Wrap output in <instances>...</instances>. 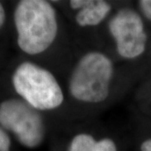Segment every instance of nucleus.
<instances>
[{
  "label": "nucleus",
  "instance_id": "f257e3e1",
  "mask_svg": "<svg viewBox=\"0 0 151 151\" xmlns=\"http://www.w3.org/2000/svg\"><path fill=\"white\" fill-rule=\"evenodd\" d=\"M19 48L29 55L45 51L58 34L56 12L45 0L20 1L14 14Z\"/></svg>",
  "mask_w": 151,
  "mask_h": 151
},
{
  "label": "nucleus",
  "instance_id": "f03ea898",
  "mask_svg": "<svg viewBox=\"0 0 151 151\" xmlns=\"http://www.w3.org/2000/svg\"><path fill=\"white\" fill-rule=\"evenodd\" d=\"M113 72V62L106 55L98 51L86 53L80 58L70 74V95L82 103H103L110 93Z\"/></svg>",
  "mask_w": 151,
  "mask_h": 151
},
{
  "label": "nucleus",
  "instance_id": "7ed1b4c3",
  "mask_svg": "<svg viewBox=\"0 0 151 151\" xmlns=\"http://www.w3.org/2000/svg\"><path fill=\"white\" fill-rule=\"evenodd\" d=\"M16 92L38 111L53 110L64 101V94L50 70L31 62H23L12 76Z\"/></svg>",
  "mask_w": 151,
  "mask_h": 151
},
{
  "label": "nucleus",
  "instance_id": "20e7f679",
  "mask_svg": "<svg viewBox=\"0 0 151 151\" xmlns=\"http://www.w3.org/2000/svg\"><path fill=\"white\" fill-rule=\"evenodd\" d=\"M0 124L28 148L39 146L45 136V125L40 113L20 99L11 98L0 104Z\"/></svg>",
  "mask_w": 151,
  "mask_h": 151
},
{
  "label": "nucleus",
  "instance_id": "39448f33",
  "mask_svg": "<svg viewBox=\"0 0 151 151\" xmlns=\"http://www.w3.org/2000/svg\"><path fill=\"white\" fill-rule=\"evenodd\" d=\"M108 29L121 57L135 59L145 52L147 35L140 15L135 10L119 9L108 23Z\"/></svg>",
  "mask_w": 151,
  "mask_h": 151
},
{
  "label": "nucleus",
  "instance_id": "423d86ee",
  "mask_svg": "<svg viewBox=\"0 0 151 151\" xmlns=\"http://www.w3.org/2000/svg\"><path fill=\"white\" fill-rule=\"evenodd\" d=\"M70 6L72 9L78 10L75 19L81 27L98 25L112 9L110 4L103 0H71Z\"/></svg>",
  "mask_w": 151,
  "mask_h": 151
},
{
  "label": "nucleus",
  "instance_id": "0eeeda50",
  "mask_svg": "<svg viewBox=\"0 0 151 151\" xmlns=\"http://www.w3.org/2000/svg\"><path fill=\"white\" fill-rule=\"evenodd\" d=\"M68 151H117V146L111 139L97 141L92 135L79 134L73 137Z\"/></svg>",
  "mask_w": 151,
  "mask_h": 151
},
{
  "label": "nucleus",
  "instance_id": "6e6552de",
  "mask_svg": "<svg viewBox=\"0 0 151 151\" xmlns=\"http://www.w3.org/2000/svg\"><path fill=\"white\" fill-rule=\"evenodd\" d=\"M11 141L5 131L0 129V151H9Z\"/></svg>",
  "mask_w": 151,
  "mask_h": 151
},
{
  "label": "nucleus",
  "instance_id": "1a4fd4ad",
  "mask_svg": "<svg viewBox=\"0 0 151 151\" xmlns=\"http://www.w3.org/2000/svg\"><path fill=\"white\" fill-rule=\"evenodd\" d=\"M139 6L144 15L151 20V0H141L139 1Z\"/></svg>",
  "mask_w": 151,
  "mask_h": 151
},
{
  "label": "nucleus",
  "instance_id": "9d476101",
  "mask_svg": "<svg viewBox=\"0 0 151 151\" xmlns=\"http://www.w3.org/2000/svg\"><path fill=\"white\" fill-rule=\"evenodd\" d=\"M140 150L141 151H151V139H147L142 143Z\"/></svg>",
  "mask_w": 151,
  "mask_h": 151
},
{
  "label": "nucleus",
  "instance_id": "9b49d317",
  "mask_svg": "<svg viewBox=\"0 0 151 151\" xmlns=\"http://www.w3.org/2000/svg\"><path fill=\"white\" fill-rule=\"evenodd\" d=\"M4 20H5V12L2 4L0 3V28L3 26Z\"/></svg>",
  "mask_w": 151,
  "mask_h": 151
}]
</instances>
